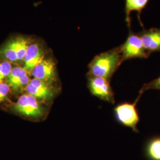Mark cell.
Wrapping results in <instances>:
<instances>
[{
	"label": "cell",
	"mask_w": 160,
	"mask_h": 160,
	"mask_svg": "<svg viewBox=\"0 0 160 160\" xmlns=\"http://www.w3.org/2000/svg\"><path fill=\"white\" fill-rule=\"evenodd\" d=\"M149 0H125V21L128 27L131 30V14L132 12H137L138 13V18L139 23L142 27H143V24L141 19V14L143 9L148 4Z\"/></svg>",
	"instance_id": "obj_11"
},
{
	"label": "cell",
	"mask_w": 160,
	"mask_h": 160,
	"mask_svg": "<svg viewBox=\"0 0 160 160\" xmlns=\"http://www.w3.org/2000/svg\"><path fill=\"white\" fill-rule=\"evenodd\" d=\"M25 90L29 94L45 101L51 100L57 91L53 85L34 78L30 80Z\"/></svg>",
	"instance_id": "obj_7"
},
{
	"label": "cell",
	"mask_w": 160,
	"mask_h": 160,
	"mask_svg": "<svg viewBox=\"0 0 160 160\" xmlns=\"http://www.w3.org/2000/svg\"><path fill=\"white\" fill-rule=\"evenodd\" d=\"M151 89L160 90V76L159 77H158L157 78L151 81V82L143 84L142 87L141 88V89L139 90V94H138V97L137 98V99L135 100L134 103L135 104H137L143 92L147 91V90H151Z\"/></svg>",
	"instance_id": "obj_15"
},
{
	"label": "cell",
	"mask_w": 160,
	"mask_h": 160,
	"mask_svg": "<svg viewBox=\"0 0 160 160\" xmlns=\"http://www.w3.org/2000/svg\"><path fill=\"white\" fill-rule=\"evenodd\" d=\"M145 152L149 160H160V136L149 139L146 145Z\"/></svg>",
	"instance_id": "obj_12"
},
{
	"label": "cell",
	"mask_w": 160,
	"mask_h": 160,
	"mask_svg": "<svg viewBox=\"0 0 160 160\" xmlns=\"http://www.w3.org/2000/svg\"><path fill=\"white\" fill-rule=\"evenodd\" d=\"M15 111L20 114L35 118L43 116L45 110L37 100V98L31 94H24L17 100L14 105Z\"/></svg>",
	"instance_id": "obj_5"
},
{
	"label": "cell",
	"mask_w": 160,
	"mask_h": 160,
	"mask_svg": "<svg viewBox=\"0 0 160 160\" xmlns=\"http://www.w3.org/2000/svg\"><path fill=\"white\" fill-rule=\"evenodd\" d=\"M34 78L53 85L57 81V65L52 58H45L31 71Z\"/></svg>",
	"instance_id": "obj_6"
},
{
	"label": "cell",
	"mask_w": 160,
	"mask_h": 160,
	"mask_svg": "<svg viewBox=\"0 0 160 160\" xmlns=\"http://www.w3.org/2000/svg\"><path fill=\"white\" fill-rule=\"evenodd\" d=\"M86 77L88 88L93 96L114 104V93L110 86V81L91 75L86 74Z\"/></svg>",
	"instance_id": "obj_3"
},
{
	"label": "cell",
	"mask_w": 160,
	"mask_h": 160,
	"mask_svg": "<svg viewBox=\"0 0 160 160\" xmlns=\"http://www.w3.org/2000/svg\"><path fill=\"white\" fill-rule=\"evenodd\" d=\"M135 103H123L117 105L114 108V117L116 120L123 126L132 129L138 133L137 125L140 118Z\"/></svg>",
	"instance_id": "obj_4"
},
{
	"label": "cell",
	"mask_w": 160,
	"mask_h": 160,
	"mask_svg": "<svg viewBox=\"0 0 160 160\" xmlns=\"http://www.w3.org/2000/svg\"><path fill=\"white\" fill-rule=\"evenodd\" d=\"M45 58V52L38 43L29 45L24 58V68L27 71H32L34 67Z\"/></svg>",
	"instance_id": "obj_9"
},
{
	"label": "cell",
	"mask_w": 160,
	"mask_h": 160,
	"mask_svg": "<svg viewBox=\"0 0 160 160\" xmlns=\"http://www.w3.org/2000/svg\"><path fill=\"white\" fill-rule=\"evenodd\" d=\"M143 43L145 51L151 53L160 52V28L145 29L138 33Z\"/></svg>",
	"instance_id": "obj_8"
},
{
	"label": "cell",
	"mask_w": 160,
	"mask_h": 160,
	"mask_svg": "<svg viewBox=\"0 0 160 160\" xmlns=\"http://www.w3.org/2000/svg\"><path fill=\"white\" fill-rule=\"evenodd\" d=\"M12 64L7 61L0 62V82L7 78L12 70Z\"/></svg>",
	"instance_id": "obj_16"
},
{
	"label": "cell",
	"mask_w": 160,
	"mask_h": 160,
	"mask_svg": "<svg viewBox=\"0 0 160 160\" xmlns=\"http://www.w3.org/2000/svg\"><path fill=\"white\" fill-rule=\"evenodd\" d=\"M0 57L5 59L8 62L18 61L17 52L16 50L15 39H12L0 49Z\"/></svg>",
	"instance_id": "obj_13"
},
{
	"label": "cell",
	"mask_w": 160,
	"mask_h": 160,
	"mask_svg": "<svg viewBox=\"0 0 160 160\" xmlns=\"http://www.w3.org/2000/svg\"><path fill=\"white\" fill-rule=\"evenodd\" d=\"M15 45L18 61L24 60L29 48L28 40L24 38H17L15 39Z\"/></svg>",
	"instance_id": "obj_14"
},
{
	"label": "cell",
	"mask_w": 160,
	"mask_h": 160,
	"mask_svg": "<svg viewBox=\"0 0 160 160\" xmlns=\"http://www.w3.org/2000/svg\"><path fill=\"white\" fill-rule=\"evenodd\" d=\"M122 63L128 59L148 58L149 54L145 51L141 38L138 33H135L129 30V35L126 41L120 46Z\"/></svg>",
	"instance_id": "obj_2"
},
{
	"label": "cell",
	"mask_w": 160,
	"mask_h": 160,
	"mask_svg": "<svg viewBox=\"0 0 160 160\" xmlns=\"http://www.w3.org/2000/svg\"><path fill=\"white\" fill-rule=\"evenodd\" d=\"M122 63L119 46L101 53L92 59L88 65L87 74L110 80Z\"/></svg>",
	"instance_id": "obj_1"
},
{
	"label": "cell",
	"mask_w": 160,
	"mask_h": 160,
	"mask_svg": "<svg viewBox=\"0 0 160 160\" xmlns=\"http://www.w3.org/2000/svg\"><path fill=\"white\" fill-rule=\"evenodd\" d=\"M10 86L4 82H0V103L4 102L10 92Z\"/></svg>",
	"instance_id": "obj_17"
},
{
	"label": "cell",
	"mask_w": 160,
	"mask_h": 160,
	"mask_svg": "<svg viewBox=\"0 0 160 160\" xmlns=\"http://www.w3.org/2000/svg\"><path fill=\"white\" fill-rule=\"evenodd\" d=\"M30 80L28 75V71L21 67L12 69L10 75L7 77V84L14 91H18L26 87Z\"/></svg>",
	"instance_id": "obj_10"
}]
</instances>
